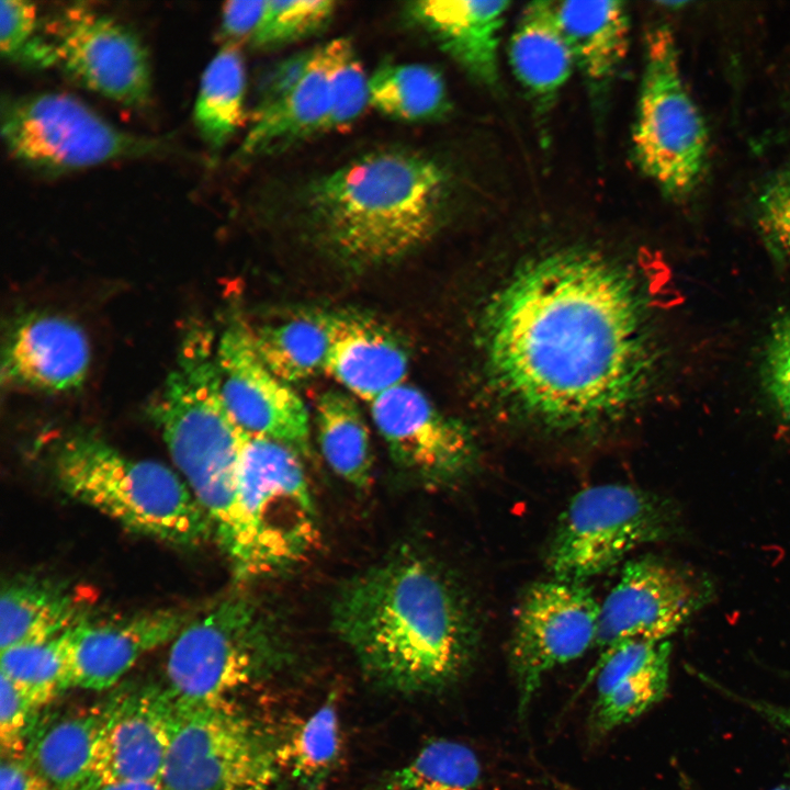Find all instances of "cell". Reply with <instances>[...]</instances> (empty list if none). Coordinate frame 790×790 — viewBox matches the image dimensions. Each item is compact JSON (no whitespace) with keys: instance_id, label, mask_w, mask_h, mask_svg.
I'll return each mask as SVG.
<instances>
[{"instance_id":"obj_26","label":"cell","mask_w":790,"mask_h":790,"mask_svg":"<svg viewBox=\"0 0 790 790\" xmlns=\"http://www.w3.org/2000/svg\"><path fill=\"white\" fill-rule=\"evenodd\" d=\"M509 61L527 92L541 106H549L575 67L554 2L534 1L522 10L511 34Z\"/></svg>"},{"instance_id":"obj_19","label":"cell","mask_w":790,"mask_h":790,"mask_svg":"<svg viewBox=\"0 0 790 790\" xmlns=\"http://www.w3.org/2000/svg\"><path fill=\"white\" fill-rule=\"evenodd\" d=\"M90 348L84 331L68 318L34 314L9 336L1 376L8 385L60 393L86 380Z\"/></svg>"},{"instance_id":"obj_22","label":"cell","mask_w":790,"mask_h":790,"mask_svg":"<svg viewBox=\"0 0 790 790\" xmlns=\"http://www.w3.org/2000/svg\"><path fill=\"white\" fill-rule=\"evenodd\" d=\"M407 370V352L385 325L360 313H334L325 371L350 393L372 403L402 384Z\"/></svg>"},{"instance_id":"obj_25","label":"cell","mask_w":790,"mask_h":790,"mask_svg":"<svg viewBox=\"0 0 790 790\" xmlns=\"http://www.w3.org/2000/svg\"><path fill=\"white\" fill-rule=\"evenodd\" d=\"M575 67L596 91L617 75L629 52L630 19L621 1L554 2Z\"/></svg>"},{"instance_id":"obj_2","label":"cell","mask_w":790,"mask_h":790,"mask_svg":"<svg viewBox=\"0 0 790 790\" xmlns=\"http://www.w3.org/2000/svg\"><path fill=\"white\" fill-rule=\"evenodd\" d=\"M334 628L373 684L403 695L440 692L476 652L464 599L432 565L403 557L351 579L334 602Z\"/></svg>"},{"instance_id":"obj_13","label":"cell","mask_w":790,"mask_h":790,"mask_svg":"<svg viewBox=\"0 0 790 790\" xmlns=\"http://www.w3.org/2000/svg\"><path fill=\"white\" fill-rule=\"evenodd\" d=\"M54 65L83 88L129 108L147 105L151 70L147 49L126 24L87 3L58 11L47 25Z\"/></svg>"},{"instance_id":"obj_10","label":"cell","mask_w":790,"mask_h":790,"mask_svg":"<svg viewBox=\"0 0 790 790\" xmlns=\"http://www.w3.org/2000/svg\"><path fill=\"white\" fill-rule=\"evenodd\" d=\"M632 144L643 173L668 196L685 198L701 182L709 156L708 128L686 88L667 26L646 35Z\"/></svg>"},{"instance_id":"obj_18","label":"cell","mask_w":790,"mask_h":790,"mask_svg":"<svg viewBox=\"0 0 790 790\" xmlns=\"http://www.w3.org/2000/svg\"><path fill=\"white\" fill-rule=\"evenodd\" d=\"M189 621L176 609L103 622L81 619L61 634L69 688H113L142 656L171 643Z\"/></svg>"},{"instance_id":"obj_14","label":"cell","mask_w":790,"mask_h":790,"mask_svg":"<svg viewBox=\"0 0 790 790\" xmlns=\"http://www.w3.org/2000/svg\"><path fill=\"white\" fill-rule=\"evenodd\" d=\"M599 610L600 603L585 583L554 578L527 589L509 643L520 713L528 710L549 672L594 647Z\"/></svg>"},{"instance_id":"obj_32","label":"cell","mask_w":790,"mask_h":790,"mask_svg":"<svg viewBox=\"0 0 790 790\" xmlns=\"http://www.w3.org/2000/svg\"><path fill=\"white\" fill-rule=\"evenodd\" d=\"M370 105L404 122L440 117L449 110L444 80L425 64L385 63L369 78Z\"/></svg>"},{"instance_id":"obj_47","label":"cell","mask_w":790,"mask_h":790,"mask_svg":"<svg viewBox=\"0 0 790 790\" xmlns=\"http://www.w3.org/2000/svg\"><path fill=\"white\" fill-rule=\"evenodd\" d=\"M687 790H697V789H695V788H689V789H687Z\"/></svg>"},{"instance_id":"obj_36","label":"cell","mask_w":790,"mask_h":790,"mask_svg":"<svg viewBox=\"0 0 790 790\" xmlns=\"http://www.w3.org/2000/svg\"><path fill=\"white\" fill-rule=\"evenodd\" d=\"M329 0H264L258 26L249 43L255 48H273L323 30L336 12Z\"/></svg>"},{"instance_id":"obj_42","label":"cell","mask_w":790,"mask_h":790,"mask_svg":"<svg viewBox=\"0 0 790 790\" xmlns=\"http://www.w3.org/2000/svg\"><path fill=\"white\" fill-rule=\"evenodd\" d=\"M264 7L260 1H227L222 7L221 34L226 43H249Z\"/></svg>"},{"instance_id":"obj_46","label":"cell","mask_w":790,"mask_h":790,"mask_svg":"<svg viewBox=\"0 0 790 790\" xmlns=\"http://www.w3.org/2000/svg\"><path fill=\"white\" fill-rule=\"evenodd\" d=\"M771 790H790V783L780 785Z\"/></svg>"},{"instance_id":"obj_11","label":"cell","mask_w":790,"mask_h":790,"mask_svg":"<svg viewBox=\"0 0 790 790\" xmlns=\"http://www.w3.org/2000/svg\"><path fill=\"white\" fill-rule=\"evenodd\" d=\"M239 500L264 575L291 567L315 548L316 511L298 453L291 448L264 437H246Z\"/></svg>"},{"instance_id":"obj_45","label":"cell","mask_w":790,"mask_h":790,"mask_svg":"<svg viewBox=\"0 0 790 790\" xmlns=\"http://www.w3.org/2000/svg\"><path fill=\"white\" fill-rule=\"evenodd\" d=\"M98 790H163L161 782L128 781L103 786Z\"/></svg>"},{"instance_id":"obj_24","label":"cell","mask_w":790,"mask_h":790,"mask_svg":"<svg viewBox=\"0 0 790 790\" xmlns=\"http://www.w3.org/2000/svg\"><path fill=\"white\" fill-rule=\"evenodd\" d=\"M104 703L38 715L23 759L50 790H88Z\"/></svg>"},{"instance_id":"obj_4","label":"cell","mask_w":790,"mask_h":790,"mask_svg":"<svg viewBox=\"0 0 790 790\" xmlns=\"http://www.w3.org/2000/svg\"><path fill=\"white\" fill-rule=\"evenodd\" d=\"M213 351L210 330L198 327L187 334L149 415L235 571L249 576L259 567V555L239 500L247 435L223 403Z\"/></svg>"},{"instance_id":"obj_20","label":"cell","mask_w":790,"mask_h":790,"mask_svg":"<svg viewBox=\"0 0 790 790\" xmlns=\"http://www.w3.org/2000/svg\"><path fill=\"white\" fill-rule=\"evenodd\" d=\"M672 646L667 641H632L594 667L597 693L589 729L602 737L635 720L666 695Z\"/></svg>"},{"instance_id":"obj_9","label":"cell","mask_w":790,"mask_h":790,"mask_svg":"<svg viewBox=\"0 0 790 790\" xmlns=\"http://www.w3.org/2000/svg\"><path fill=\"white\" fill-rule=\"evenodd\" d=\"M677 505L625 484L578 492L562 512L548 549L554 578L585 583L620 563L635 549L682 533Z\"/></svg>"},{"instance_id":"obj_12","label":"cell","mask_w":790,"mask_h":790,"mask_svg":"<svg viewBox=\"0 0 790 790\" xmlns=\"http://www.w3.org/2000/svg\"><path fill=\"white\" fill-rule=\"evenodd\" d=\"M714 595L711 578L687 565L650 555L628 562L600 603L594 667L625 643L667 641Z\"/></svg>"},{"instance_id":"obj_6","label":"cell","mask_w":790,"mask_h":790,"mask_svg":"<svg viewBox=\"0 0 790 790\" xmlns=\"http://www.w3.org/2000/svg\"><path fill=\"white\" fill-rule=\"evenodd\" d=\"M290 658L271 620L251 600L234 597L189 621L172 640L163 687L179 706L235 700Z\"/></svg>"},{"instance_id":"obj_38","label":"cell","mask_w":790,"mask_h":790,"mask_svg":"<svg viewBox=\"0 0 790 790\" xmlns=\"http://www.w3.org/2000/svg\"><path fill=\"white\" fill-rule=\"evenodd\" d=\"M755 219L770 251L790 264V162L767 178L758 190Z\"/></svg>"},{"instance_id":"obj_27","label":"cell","mask_w":790,"mask_h":790,"mask_svg":"<svg viewBox=\"0 0 790 790\" xmlns=\"http://www.w3.org/2000/svg\"><path fill=\"white\" fill-rule=\"evenodd\" d=\"M79 602L60 585L36 577L10 579L1 588L0 648L57 637L80 618Z\"/></svg>"},{"instance_id":"obj_31","label":"cell","mask_w":790,"mask_h":790,"mask_svg":"<svg viewBox=\"0 0 790 790\" xmlns=\"http://www.w3.org/2000/svg\"><path fill=\"white\" fill-rule=\"evenodd\" d=\"M340 733L338 714L328 700L286 732H279V761L283 778L304 790H317L338 763Z\"/></svg>"},{"instance_id":"obj_5","label":"cell","mask_w":790,"mask_h":790,"mask_svg":"<svg viewBox=\"0 0 790 790\" xmlns=\"http://www.w3.org/2000/svg\"><path fill=\"white\" fill-rule=\"evenodd\" d=\"M52 469L69 497L132 532L183 549L214 535L207 515L176 472L127 456L93 432L61 438L53 449Z\"/></svg>"},{"instance_id":"obj_8","label":"cell","mask_w":790,"mask_h":790,"mask_svg":"<svg viewBox=\"0 0 790 790\" xmlns=\"http://www.w3.org/2000/svg\"><path fill=\"white\" fill-rule=\"evenodd\" d=\"M0 131L12 158L50 174L176 149L167 138L121 129L76 97L56 91L3 97Z\"/></svg>"},{"instance_id":"obj_40","label":"cell","mask_w":790,"mask_h":790,"mask_svg":"<svg viewBox=\"0 0 790 790\" xmlns=\"http://www.w3.org/2000/svg\"><path fill=\"white\" fill-rule=\"evenodd\" d=\"M0 676L1 755L23 758L40 710L32 706L8 678Z\"/></svg>"},{"instance_id":"obj_1","label":"cell","mask_w":790,"mask_h":790,"mask_svg":"<svg viewBox=\"0 0 790 790\" xmlns=\"http://www.w3.org/2000/svg\"><path fill=\"white\" fill-rule=\"evenodd\" d=\"M647 298L633 267L601 250L567 246L520 261L477 311L485 391L545 432L619 422L655 372Z\"/></svg>"},{"instance_id":"obj_43","label":"cell","mask_w":790,"mask_h":790,"mask_svg":"<svg viewBox=\"0 0 790 790\" xmlns=\"http://www.w3.org/2000/svg\"><path fill=\"white\" fill-rule=\"evenodd\" d=\"M0 790H50L23 758L2 757Z\"/></svg>"},{"instance_id":"obj_34","label":"cell","mask_w":790,"mask_h":790,"mask_svg":"<svg viewBox=\"0 0 790 790\" xmlns=\"http://www.w3.org/2000/svg\"><path fill=\"white\" fill-rule=\"evenodd\" d=\"M61 634L44 643L1 651L0 675L38 710L69 689Z\"/></svg>"},{"instance_id":"obj_39","label":"cell","mask_w":790,"mask_h":790,"mask_svg":"<svg viewBox=\"0 0 790 790\" xmlns=\"http://www.w3.org/2000/svg\"><path fill=\"white\" fill-rule=\"evenodd\" d=\"M761 386L777 416L790 424V312L772 327L763 364Z\"/></svg>"},{"instance_id":"obj_30","label":"cell","mask_w":790,"mask_h":790,"mask_svg":"<svg viewBox=\"0 0 790 790\" xmlns=\"http://www.w3.org/2000/svg\"><path fill=\"white\" fill-rule=\"evenodd\" d=\"M318 442L328 465L349 484L369 486L373 454L368 425L350 395L329 390L316 406Z\"/></svg>"},{"instance_id":"obj_17","label":"cell","mask_w":790,"mask_h":790,"mask_svg":"<svg viewBox=\"0 0 790 790\" xmlns=\"http://www.w3.org/2000/svg\"><path fill=\"white\" fill-rule=\"evenodd\" d=\"M371 415L393 460L429 484L463 478L476 461L469 430L440 413L418 388L399 384L371 403Z\"/></svg>"},{"instance_id":"obj_15","label":"cell","mask_w":790,"mask_h":790,"mask_svg":"<svg viewBox=\"0 0 790 790\" xmlns=\"http://www.w3.org/2000/svg\"><path fill=\"white\" fill-rule=\"evenodd\" d=\"M177 722V704L165 687L147 685L110 696L88 790L116 782H160Z\"/></svg>"},{"instance_id":"obj_35","label":"cell","mask_w":790,"mask_h":790,"mask_svg":"<svg viewBox=\"0 0 790 790\" xmlns=\"http://www.w3.org/2000/svg\"><path fill=\"white\" fill-rule=\"evenodd\" d=\"M331 89L327 132L341 129L370 104L369 78L350 40L338 37L323 45Z\"/></svg>"},{"instance_id":"obj_29","label":"cell","mask_w":790,"mask_h":790,"mask_svg":"<svg viewBox=\"0 0 790 790\" xmlns=\"http://www.w3.org/2000/svg\"><path fill=\"white\" fill-rule=\"evenodd\" d=\"M245 91L240 50L225 43L204 68L193 109L194 125L211 149L225 146L241 125Z\"/></svg>"},{"instance_id":"obj_7","label":"cell","mask_w":790,"mask_h":790,"mask_svg":"<svg viewBox=\"0 0 790 790\" xmlns=\"http://www.w3.org/2000/svg\"><path fill=\"white\" fill-rule=\"evenodd\" d=\"M177 708L163 790H272L283 780L279 731L237 699Z\"/></svg>"},{"instance_id":"obj_3","label":"cell","mask_w":790,"mask_h":790,"mask_svg":"<svg viewBox=\"0 0 790 790\" xmlns=\"http://www.w3.org/2000/svg\"><path fill=\"white\" fill-rule=\"evenodd\" d=\"M447 177L428 156L405 148L365 153L309 182L305 215L342 260L379 264L403 258L433 234Z\"/></svg>"},{"instance_id":"obj_28","label":"cell","mask_w":790,"mask_h":790,"mask_svg":"<svg viewBox=\"0 0 790 790\" xmlns=\"http://www.w3.org/2000/svg\"><path fill=\"white\" fill-rule=\"evenodd\" d=\"M334 313L302 311L252 331L256 350L267 368L286 383L325 371Z\"/></svg>"},{"instance_id":"obj_23","label":"cell","mask_w":790,"mask_h":790,"mask_svg":"<svg viewBox=\"0 0 790 790\" xmlns=\"http://www.w3.org/2000/svg\"><path fill=\"white\" fill-rule=\"evenodd\" d=\"M331 89L324 47L314 48L303 78L276 101L256 106L236 158L249 160L280 153L327 132Z\"/></svg>"},{"instance_id":"obj_33","label":"cell","mask_w":790,"mask_h":790,"mask_svg":"<svg viewBox=\"0 0 790 790\" xmlns=\"http://www.w3.org/2000/svg\"><path fill=\"white\" fill-rule=\"evenodd\" d=\"M482 765L467 745L448 738L426 744L406 765L388 772L382 790H477Z\"/></svg>"},{"instance_id":"obj_16","label":"cell","mask_w":790,"mask_h":790,"mask_svg":"<svg viewBox=\"0 0 790 790\" xmlns=\"http://www.w3.org/2000/svg\"><path fill=\"white\" fill-rule=\"evenodd\" d=\"M223 403L238 428L250 437H264L298 454L309 452V417L304 402L260 359L252 331L233 325L215 350Z\"/></svg>"},{"instance_id":"obj_41","label":"cell","mask_w":790,"mask_h":790,"mask_svg":"<svg viewBox=\"0 0 790 790\" xmlns=\"http://www.w3.org/2000/svg\"><path fill=\"white\" fill-rule=\"evenodd\" d=\"M314 48L294 54L278 63L263 79L257 106L272 103L286 94L305 75Z\"/></svg>"},{"instance_id":"obj_37","label":"cell","mask_w":790,"mask_h":790,"mask_svg":"<svg viewBox=\"0 0 790 790\" xmlns=\"http://www.w3.org/2000/svg\"><path fill=\"white\" fill-rule=\"evenodd\" d=\"M0 53L10 61L27 66L54 65L48 43L37 33V9L33 2L0 1Z\"/></svg>"},{"instance_id":"obj_21","label":"cell","mask_w":790,"mask_h":790,"mask_svg":"<svg viewBox=\"0 0 790 790\" xmlns=\"http://www.w3.org/2000/svg\"><path fill=\"white\" fill-rule=\"evenodd\" d=\"M509 7L508 1L420 0L405 11L470 77L493 88L499 80V34Z\"/></svg>"},{"instance_id":"obj_44","label":"cell","mask_w":790,"mask_h":790,"mask_svg":"<svg viewBox=\"0 0 790 790\" xmlns=\"http://www.w3.org/2000/svg\"><path fill=\"white\" fill-rule=\"evenodd\" d=\"M724 692L735 701L748 707L775 727L780 729L790 735V707L743 697L735 692H729L727 690H724Z\"/></svg>"}]
</instances>
